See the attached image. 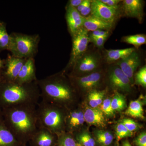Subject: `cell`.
Returning a JSON list of instances; mask_svg holds the SVG:
<instances>
[{
    "label": "cell",
    "instance_id": "6da1fadb",
    "mask_svg": "<svg viewBox=\"0 0 146 146\" xmlns=\"http://www.w3.org/2000/svg\"><path fill=\"white\" fill-rule=\"evenodd\" d=\"M36 105H23L2 110L5 123L17 140L23 146L38 129Z\"/></svg>",
    "mask_w": 146,
    "mask_h": 146
},
{
    "label": "cell",
    "instance_id": "7a4b0ae2",
    "mask_svg": "<svg viewBox=\"0 0 146 146\" xmlns=\"http://www.w3.org/2000/svg\"><path fill=\"white\" fill-rule=\"evenodd\" d=\"M37 80L19 84L3 80L0 82V109L23 105H36L41 97Z\"/></svg>",
    "mask_w": 146,
    "mask_h": 146
},
{
    "label": "cell",
    "instance_id": "3957f363",
    "mask_svg": "<svg viewBox=\"0 0 146 146\" xmlns=\"http://www.w3.org/2000/svg\"><path fill=\"white\" fill-rule=\"evenodd\" d=\"M42 100L66 108L74 99L73 85L63 74H56L37 80Z\"/></svg>",
    "mask_w": 146,
    "mask_h": 146
},
{
    "label": "cell",
    "instance_id": "277c9868",
    "mask_svg": "<svg viewBox=\"0 0 146 146\" xmlns=\"http://www.w3.org/2000/svg\"><path fill=\"white\" fill-rule=\"evenodd\" d=\"M64 108L42 100L36 105L39 127L43 128L58 135L65 131L67 111Z\"/></svg>",
    "mask_w": 146,
    "mask_h": 146
},
{
    "label": "cell",
    "instance_id": "5b68a950",
    "mask_svg": "<svg viewBox=\"0 0 146 146\" xmlns=\"http://www.w3.org/2000/svg\"><path fill=\"white\" fill-rule=\"evenodd\" d=\"M8 51L11 54L20 58H34L38 51L40 37L38 34L27 35L13 32L10 34Z\"/></svg>",
    "mask_w": 146,
    "mask_h": 146
},
{
    "label": "cell",
    "instance_id": "8992f818",
    "mask_svg": "<svg viewBox=\"0 0 146 146\" xmlns=\"http://www.w3.org/2000/svg\"><path fill=\"white\" fill-rule=\"evenodd\" d=\"M72 36V50L66 69L72 68L76 61L86 53L89 42V34L84 28L80 29Z\"/></svg>",
    "mask_w": 146,
    "mask_h": 146
},
{
    "label": "cell",
    "instance_id": "52a82bcc",
    "mask_svg": "<svg viewBox=\"0 0 146 146\" xmlns=\"http://www.w3.org/2000/svg\"><path fill=\"white\" fill-rule=\"evenodd\" d=\"M100 63V57L95 53H86L76 61L72 67V72L69 76H76L80 74L96 72Z\"/></svg>",
    "mask_w": 146,
    "mask_h": 146
},
{
    "label": "cell",
    "instance_id": "ba28073f",
    "mask_svg": "<svg viewBox=\"0 0 146 146\" xmlns=\"http://www.w3.org/2000/svg\"><path fill=\"white\" fill-rule=\"evenodd\" d=\"M27 59L20 58L9 54L5 59V65L1 70L3 80L14 82Z\"/></svg>",
    "mask_w": 146,
    "mask_h": 146
},
{
    "label": "cell",
    "instance_id": "9c48e42d",
    "mask_svg": "<svg viewBox=\"0 0 146 146\" xmlns=\"http://www.w3.org/2000/svg\"><path fill=\"white\" fill-rule=\"evenodd\" d=\"M108 79L110 85L115 90L125 92L131 91V83L130 80L118 65L110 68Z\"/></svg>",
    "mask_w": 146,
    "mask_h": 146
},
{
    "label": "cell",
    "instance_id": "30bf717a",
    "mask_svg": "<svg viewBox=\"0 0 146 146\" xmlns=\"http://www.w3.org/2000/svg\"><path fill=\"white\" fill-rule=\"evenodd\" d=\"M117 9L108 6L100 0L91 1V15L106 23H114L117 18Z\"/></svg>",
    "mask_w": 146,
    "mask_h": 146
},
{
    "label": "cell",
    "instance_id": "8fae6325",
    "mask_svg": "<svg viewBox=\"0 0 146 146\" xmlns=\"http://www.w3.org/2000/svg\"><path fill=\"white\" fill-rule=\"evenodd\" d=\"M101 73L94 72L83 76H72L69 78L73 85H77L79 88L86 90L91 91L98 86L102 80Z\"/></svg>",
    "mask_w": 146,
    "mask_h": 146
},
{
    "label": "cell",
    "instance_id": "7c38bea8",
    "mask_svg": "<svg viewBox=\"0 0 146 146\" xmlns=\"http://www.w3.org/2000/svg\"><path fill=\"white\" fill-rule=\"evenodd\" d=\"M140 64V56L135 50L117 62V65L129 79L131 84L133 82L134 73Z\"/></svg>",
    "mask_w": 146,
    "mask_h": 146
},
{
    "label": "cell",
    "instance_id": "4fadbf2b",
    "mask_svg": "<svg viewBox=\"0 0 146 146\" xmlns=\"http://www.w3.org/2000/svg\"><path fill=\"white\" fill-rule=\"evenodd\" d=\"M57 135L46 129L38 128L29 143L31 146H55Z\"/></svg>",
    "mask_w": 146,
    "mask_h": 146
},
{
    "label": "cell",
    "instance_id": "5bb4252c",
    "mask_svg": "<svg viewBox=\"0 0 146 146\" xmlns=\"http://www.w3.org/2000/svg\"><path fill=\"white\" fill-rule=\"evenodd\" d=\"M84 18L80 15L76 9L68 5H66L65 18L71 36L83 27Z\"/></svg>",
    "mask_w": 146,
    "mask_h": 146
},
{
    "label": "cell",
    "instance_id": "9a60e30c",
    "mask_svg": "<svg viewBox=\"0 0 146 146\" xmlns=\"http://www.w3.org/2000/svg\"><path fill=\"white\" fill-rule=\"evenodd\" d=\"M37 80L34 58H29L25 61L15 82L19 84H25Z\"/></svg>",
    "mask_w": 146,
    "mask_h": 146
},
{
    "label": "cell",
    "instance_id": "2e32d148",
    "mask_svg": "<svg viewBox=\"0 0 146 146\" xmlns=\"http://www.w3.org/2000/svg\"><path fill=\"white\" fill-rule=\"evenodd\" d=\"M143 2L141 0H125L123 1L124 13L127 17L137 18L142 21L143 16Z\"/></svg>",
    "mask_w": 146,
    "mask_h": 146
},
{
    "label": "cell",
    "instance_id": "e0dca14e",
    "mask_svg": "<svg viewBox=\"0 0 146 146\" xmlns=\"http://www.w3.org/2000/svg\"><path fill=\"white\" fill-rule=\"evenodd\" d=\"M85 122L84 112L81 110H71L67 111L65 120V130L68 133L77 129Z\"/></svg>",
    "mask_w": 146,
    "mask_h": 146
},
{
    "label": "cell",
    "instance_id": "ac0fdd59",
    "mask_svg": "<svg viewBox=\"0 0 146 146\" xmlns=\"http://www.w3.org/2000/svg\"><path fill=\"white\" fill-rule=\"evenodd\" d=\"M84 115L85 122L89 124L102 127L106 126L105 115L98 108H86Z\"/></svg>",
    "mask_w": 146,
    "mask_h": 146
},
{
    "label": "cell",
    "instance_id": "d6986e66",
    "mask_svg": "<svg viewBox=\"0 0 146 146\" xmlns=\"http://www.w3.org/2000/svg\"><path fill=\"white\" fill-rule=\"evenodd\" d=\"M0 146H23L16 139L0 114Z\"/></svg>",
    "mask_w": 146,
    "mask_h": 146
},
{
    "label": "cell",
    "instance_id": "ffe728a7",
    "mask_svg": "<svg viewBox=\"0 0 146 146\" xmlns=\"http://www.w3.org/2000/svg\"><path fill=\"white\" fill-rule=\"evenodd\" d=\"M113 25L91 15L84 18L83 28L88 31L93 32L100 30L109 31L112 28Z\"/></svg>",
    "mask_w": 146,
    "mask_h": 146
},
{
    "label": "cell",
    "instance_id": "44dd1931",
    "mask_svg": "<svg viewBox=\"0 0 146 146\" xmlns=\"http://www.w3.org/2000/svg\"><path fill=\"white\" fill-rule=\"evenodd\" d=\"M135 50V48H133L122 49L106 50V59L108 63H113L126 57Z\"/></svg>",
    "mask_w": 146,
    "mask_h": 146
},
{
    "label": "cell",
    "instance_id": "7402d4cb",
    "mask_svg": "<svg viewBox=\"0 0 146 146\" xmlns=\"http://www.w3.org/2000/svg\"><path fill=\"white\" fill-rule=\"evenodd\" d=\"M95 139L97 145L98 146L112 145L114 137L112 133L108 131L97 130L94 133Z\"/></svg>",
    "mask_w": 146,
    "mask_h": 146
},
{
    "label": "cell",
    "instance_id": "603a6c76",
    "mask_svg": "<svg viewBox=\"0 0 146 146\" xmlns=\"http://www.w3.org/2000/svg\"><path fill=\"white\" fill-rule=\"evenodd\" d=\"M126 115L134 118L144 119V110L143 102L140 100L131 101L125 111Z\"/></svg>",
    "mask_w": 146,
    "mask_h": 146
},
{
    "label": "cell",
    "instance_id": "cb8c5ba5",
    "mask_svg": "<svg viewBox=\"0 0 146 146\" xmlns=\"http://www.w3.org/2000/svg\"><path fill=\"white\" fill-rule=\"evenodd\" d=\"M105 91L94 90L89 92L88 96V103L90 107L98 108L102 104L104 99Z\"/></svg>",
    "mask_w": 146,
    "mask_h": 146
},
{
    "label": "cell",
    "instance_id": "d4e9b609",
    "mask_svg": "<svg viewBox=\"0 0 146 146\" xmlns=\"http://www.w3.org/2000/svg\"><path fill=\"white\" fill-rule=\"evenodd\" d=\"M10 43V34L7 33L6 24L0 21V52L9 48Z\"/></svg>",
    "mask_w": 146,
    "mask_h": 146
},
{
    "label": "cell",
    "instance_id": "484cf974",
    "mask_svg": "<svg viewBox=\"0 0 146 146\" xmlns=\"http://www.w3.org/2000/svg\"><path fill=\"white\" fill-rule=\"evenodd\" d=\"M57 136L55 146H80L76 141L72 133L64 132Z\"/></svg>",
    "mask_w": 146,
    "mask_h": 146
},
{
    "label": "cell",
    "instance_id": "4316f807",
    "mask_svg": "<svg viewBox=\"0 0 146 146\" xmlns=\"http://www.w3.org/2000/svg\"><path fill=\"white\" fill-rule=\"evenodd\" d=\"M111 106L114 111H122L127 107L126 102L124 96L117 91H115V95L111 99Z\"/></svg>",
    "mask_w": 146,
    "mask_h": 146
},
{
    "label": "cell",
    "instance_id": "83f0119b",
    "mask_svg": "<svg viewBox=\"0 0 146 146\" xmlns=\"http://www.w3.org/2000/svg\"><path fill=\"white\" fill-rule=\"evenodd\" d=\"M76 141L80 146H96L97 145L94 138L86 132L76 134L74 136Z\"/></svg>",
    "mask_w": 146,
    "mask_h": 146
},
{
    "label": "cell",
    "instance_id": "f1b7e54d",
    "mask_svg": "<svg viewBox=\"0 0 146 146\" xmlns=\"http://www.w3.org/2000/svg\"><path fill=\"white\" fill-rule=\"evenodd\" d=\"M123 42L133 45L138 48L146 43V36L144 34H136L124 36L123 38Z\"/></svg>",
    "mask_w": 146,
    "mask_h": 146
},
{
    "label": "cell",
    "instance_id": "f546056e",
    "mask_svg": "<svg viewBox=\"0 0 146 146\" xmlns=\"http://www.w3.org/2000/svg\"><path fill=\"white\" fill-rule=\"evenodd\" d=\"M116 139L117 142L123 138L131 137L133 136V132L129 131L122 123H118L115 127Z\"/></svg>",
    "mask_w": 146,
    "mask_h": 146
},
{
    "label": "cell",
    "instance_id": "4dcf8cb0",
    "mask_svg": "<svg viewBox=\"0 0 146 146\" xmlns=\"http://www.w3.org/2000/svg\"><path fill=\"white\" fill-rule=\"evenodd\" d=\"M111 99L106 98L104 100L102 104L98 108L104 115L110 117L114 115L115 111L112 109L111 105Z\"/></svg>",
    "mask_w": 146,
    "mask_h": 146
},
{
    "label": "cell",
    "instance_id": "1f68e13d",
    "mask_svg": "<svg viewBox=\"0 0 146 146\" xmlns=\"http://www.w3.org/2000/svg\"><path fill=\"white\" fill-rule=\"evenodd\" d=\"M136 83L141 86H146V65L142 67L136 73L135 76Z\"/></svg>",
    "mask_w": 146,
    "mask_h": 146
},
{
    "label": "cell",
    "instance_id": "d6a6232c",
    "mask_svg": "<svg viewBox=\"0 0 146 146\" xmlns=\"http://www.w3.org/2000/svg\"><path fill=\"white\" fill-rule=\"evenodd\" d=\"M122 123L128 130L131 132L138 130L141 128V126L134 120L130 119H124L121 121Z\"/></svg>",
    "mask_w": 146,
    "mask_h": 146
},
{
    "label": "cell",
    "instance_id": "836d02e7",
    "mask_svg": "<svg viewBox=\"0 0 146 146\" xmlns=\"http://www.w3.org/2000/svg\"><path fill=\"white\" fill-rule=\"evenodd\" d=\"M135 146H146V133L143 131L136 137L133 141Z\"/></svg>",
    "mask_w": 146,
    "mask_h": 146
},
{
    "label": "cell",
    "instance_id": "e575fe53",
    "mask_svg": "<svg viewBox=\"0 0 146 146\" xmlns=\"http://www.w3.org/2000/svg\"><path fill=\"white\" fill-rule=\"evenodd\" d=\"M108 36H103L100 37H90V42L94 43V45L99 48H102Z\"/></svg>",
    "mask_w": 146,
    "mask_h": 146
},
{
    "label": "cell",
    "instance_id": "d590c367",
    "mask_svg": "<svg viewBox=\"0 0 146 146\" xmlns=\"http://www.w3.org/2000/svg\"><path fill=\"white\" fill-rule=\"evenodd\" d=\"M109 32L108 31L97 30L92 32L91 34L89 35L90 37H100L103 36H108Z\"/></svg>",
    "mask_w": 146,
    "mask_h": 146
},
{
    "label": "cell",
    "instance_id": "8d00e7d4",
    "mask_svg": "<svg viewBox=\"0 0 146 146\" xmlns=\"http://www.w3.org/2000/svg\"><path fill=\"white\" fill-rule=\"evenodd\" d=\"M100 1L108 6L116 9H118L119 3L122 1L119 0H100Z\"/></svg>",
    "mask_w": 146,
    "mask_h": 146
},
{
    "label": "cell",
    "instance_id": "74e56055",
    "mask_svg": "<svg viewBox=\"0 0 146 146\" xmlns=\"http://www.w3.org/2000/svg\"><path fill=\"white\" fill-rule=\"evenodd\" d=\"M92 1L89 0V1L86 4L84 8L80 12V15L84 17H87L91 13V4Z\"/></svg>",
    "mask_w": 146,
    "mask_h": 146
},
{
    "label": "cell",
    "instance_id": "f35d334b",
    "mask_svg": "<svg viewBox=\"0 0 146 146\" xmlns=\"http://www.w3.org/2000/svg\"><path fill=\"white\" fill-rule=\"evenodd\" d=\"M83 0H70L68 1V5L76 8L83 1Z\"/></svg>",
    "mask_w": 146,
    "mask_h": 146
},
{
    "label": "cell",
    "instance_id": "ab89813d",
    "mask_svg": "<svg viewBox=\"0 0 146 146\" xmlns=\"http://www.w3.org/2000/svg\"><path fill=\"white\" fill-rule=\"evenodd\" d=\"M121 146H133L129 143L128 140H124L122 142Z\"/></svg>",
    "mask_w": 146,
    "mask_h": 146
},
{
    "label": "cell",
    "instance_id": "60d3db41",
    "mask_svg": "<svg viewBox=\"0 0 146 146\" xmlns=\"http://www.w3.org/2000/svg\"><path fill=\"white\" fill-rule=\"evenodd\" d=\"M5 65V59L0 58V70H2Z\"/></svg>",
    "mask_w": 146,
    "mask_h": 146
},
{
    "label": "cell",
    "instance_id": "b9f144b4",
    "mask_svg": "<svg viewBox=\"0 0 146 146\" xmlns=\"http://www.w3.org/2000/svg\"><path fill=\"white\" fill-rule=\"evenodd\" d=\"M3 80V79L2 78V76L1 75V70H0V82H1Z\"/></svg>",
    "mask_w": 146,
    "mask_h": 146
},
{
    "label": "cell",
    "instance_id": "7bdbcfd3",
    "mask_svg": "<svg viewBox=\"0 0 146 146\" xmlns=\"http://www.w3.org/2000/svg\"><path fill=\"white\" fill-rule=\"evenodd\" d=\"M110 146H119V143H118V142H117V143H116L114 144V145H112Z\"/></svg>",
    "mask_w": 146,
    "mask_h": 146
},
{
    "label": "cell",
    "instance_id": "ee69618b",
    "mask_svg": "<svg viewBox=\"0 0 146 146\" xmlns=\"http://www.w3.org/2000/svg\"><path fill=\"white\" fill-rule=\"evenodd\" d=\"M1 109H0V113H1Z\"/></svg>",
    "mask_w": 146,
    "mask_h": 146
},
{
    "label": "cell",
    "instance_id": "f6af8a7d",
    "mask_svg": "<svg viewBox=\"0 0 146 146\" xmlns=\"http://www.w3.org/2000/svg\"><path fill=\"white\" fill-rule=\"evenodd\" d=\"M96 146H98V145H96Z\"/></svg>",
    "mask_w": 146,
    "mask_h": 146
}]
</instances>
